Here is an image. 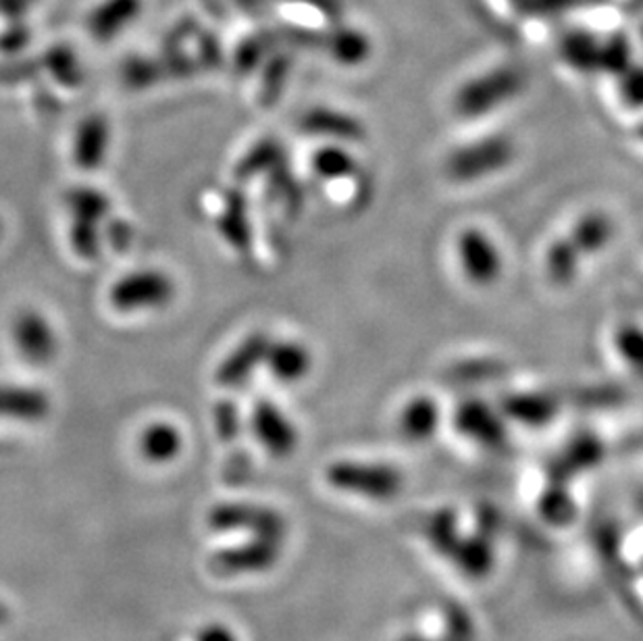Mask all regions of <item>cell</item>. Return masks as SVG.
<instances>
[{
  "mask_svg": "<svg viewBox=\"0 0 643 641\" xmlns=\"http://www.w3.org/2000/svg\"><path fill=\"white\" fill-rule=\"evenodd\" d=\"M302 129L312 136H323V138H333L340 142H360L365 140V125L360 124L356 117L333 111V108H312L302 117Z\"/></svg>",
  "mask_w": 643,
  "mask_h": 641,
  "instance_id": "obj_8",
  "label": "cell"
},
{
  "mask_svg": "<svg viewBox=\"0 0 643 641\" xmlns=\"http://www.w3.org/2000/svg\"><path fill=\"white\" fill-rule=\"evenodd\" d=\"M44 67L55 76L57 82H61L67 88H76L78 83L82 82L80 62L76 59V55L65 46H57V48L48 50V55L44 57Z\"/></svg>",
  "mask_w": 643,
  "mask_h": 641,
  "instance_id": "obj_27",
  "label": "cell"
},
{
  "mask_svg": "<svg viewBox=\"0 0 643 641\" xmlns=\"http://www.w3.org/2000/svg\"><path fill=\"white\" fill-rule=\"evenodd\" d=\"M288 69H290V65H288V59H284V57L275 59L267 67L265 78H263V104H273L277 101V96L284 90Z\"/></svg>",
  "mask_w": 643,
  "mask_h": 641,
  "instance_id": "obj_31",
  "label": "cell"
},
{
  "mask_svg": "<svg viewBox=\"0 0 643 641\" xmlns=\"http://www.w3.org/2000/svg\"><path fill=\"white\" fill-rule=\"evenodd\" d=\"M219 231L233 249L246 250L250 244V224L246 217V201L240 190H231L226 201V210L219 219Z\"/></svg>",
  "mask_w": 643,
  "mask_h": 641,
  "instance_id": "obj_19",
  "label": "cell"
},
{
  "mask_svg": "<svg viewBox=\"0 0 643 641\" xmlns=\"http://www.w3.org/2000/svg\"><path fill=\"white\" fill-rule=\"evenodd\" d=\"M38 73V65L32 61L11 62L0 67V82H25Z\"/></svg>",
  "mask_w": 643,
  "mask_h": 641,
  "instance_id": "obj_32",
  "label": "cell"
},
{
  "mask_svg": "<svg viewBox=\"0 0 643 641\" xmlns=\"http://www.w3.org/2000/svg\"><path fill=\"white\" fill-rule=\"evenodd\" d=\"M325 44L333 59L342 65H360L371 57V41L353 27H337L325 36Z\"/></svg>",
  "mask_w": 643,
  "mask_h": 641,
  "instance_id": "obj_18",
  "label": "cell"
},
{
  "mask_svg": "<svg viewBox=\"0 0 643 641\" xmlns=\"http://www.w3.org/2000/svg\"><path fill=\"white\" fill-rule=\"evenodd\" d=\"M108 233H111V242H113V247H117V249L122 250L127 249L129 242H131V238H134V229L129 228L124 221H115V224H111Z\"/></svg>",
  "mask_w": 643,
  "mask_h": 641,
  "instance_id": "obj_34",
  "label": "cell"
},
{
  "mask_svg": "<svg viewBox=\"0 0 643 641\" xmlns=\"http://www.w3.org/2000/svg\"><path fill=\"white\" fill-rule=\"evenodd\" d=\"M284 161V148L277 145L275 140H263L250 150L249 154L240 161L238 165V178L250 180L261 173L269 171H279V165Z\"/></svg>",
  "mask_w": 643,
  "mask_h": 641,
  "instance_id": "obj_24",
  "label": "cell"
},
{
  "mask_svg": "<svg viewBox=\"0 0 643 641\" xmlns=\"http://www.w3.org/2000/svg\"><path fill=\"white\" fill-rule=\"evenodd\" d=\"M527 71L517 65H500L462 83L452 99V108L460 119H479L492 115L519 99L527 90Z\"/></svg>",
  "mask_w": 643,
  "mask_h": 641,
  "instance_id": "obj_1",
  "label": "cell"
},
{
  "mask_svg": "<svg viewBox=\"0 0 643 641\" xmlns=\"http://www.w3.org/2000/svg\"><path fill=\"white\" fill-rule=\"evenodd\" d=\"M612 348L629 371L643 377V325L623 321L612 331Z\"/></svg>",
  "mask_w": 643,
  "mask_h": 641,
  "instance_id": "obj_21",
  "label": "cell"
},
{
  "mask_svg": "<svg viewBox=\"0 0 643 641\" xmlns=\"http://www.w3.org/2000/svg\"><path fill=\"white\" fill-rule=\"evenodd\" d=\"M180 435L165 423L152 425L142 435V453L154 460H167L177 453Z\"/></svg>",
  "mask_w": 643,
  "mask_h": 641,
  "instance_id": "obj_26",
  "label": "cell"
},
{
  "mask_svg": "<svg viewBox=\"0 0 643 641\" xmlns=\"http://www.w3.org/2000/svg\"><path fill=\"white\" fill-rule=\"evenodd\" d=\"M600 46L594 34L585 30H571L562 34L559 42V53L562 61L579 73H598L600 71Z\"/></svg>",
  "mask_w": 643,
  "mask_h": 641,
  "instance_id": "obj_14",
  "label": "cell"
},
{
  "mask_svg": "<svg viewBox=\"0 0 643 641\" xmlns=\"http://www.w3.org/2000/svg\"><path fill=\"white\" fill-rule=\"evenodd\" d=\"M13 340L21 354L36 365L50 363L57 354V333L41 312L23 311L13 323Z\"/></svg>",
  "mask_w": 643,
  "mask_h": 641,
  "instance_id": "obj_5",
  "label": "cell"
},
{
  "mask_svg": "<svg viewBox=\"0 0 643 641\" xmlns=\"http://www.w3.org/2000/svg\"><path fill=\"white\" fill-rule=\"evenodd\" d=\"M48 413V400L38 390L0 388V414L36 421Z\"/></svg>",
  "mask_w": 643,
  "mask_h": 641,
  "instance_id": "obj_20",
  "label": "cell"
},
{
  "mask_svg": "<svg viewBox=\"0 0 643 641\" xmlns=\"http://www.w3.org/2000/svg\"><path fill=\"white\" fill-rule=\"evenodd\" d=\"M455 256L462 277L475 288H492L504 275V254L485 229L469 226L458 231Z\"/></svg>",
  "mask_w": 643,
  "mask_h": 641,
  "instance_id": "obj_3",
  "label": "cell"
},
{
  "mask_svg": "<svg viewBox=\"0 0 643 641\" xmlns=\"http://www.w3.org/2000/svg\"><path fill=\"white\" fill-rule=\"evenodd\" d=\"M633 48L631 42L623 34H612L610 38L602 41L600 46V73H608L615 78H621L624 71L633 65Z\"/></svg>",
  "mask_w": 643,
  "mask_h": 641,
  "instance_id": "obj_25",
  "label": "cell"
},
{
  "mask_svg": "<svg viewBox=\"0 0 643 641\" xmlns=\"http://www.w3.org/2000/svg\"><path fill=\"white\" fill-rule=\"evenodd\" d=\"M265 363L277 379L296 381L311 371L312 356L309 348L298 342H271Z\"/></svg>",
  "mask_w": 643,
  "mask_h": 641,
  "instance_id": "obj_16",
  "label": "cell"
},
{
  "mask_svg": "<svg viewBox=\"0 0 643 641\" xmlns=\"http://www.w3.org/2000/svg\"><path fill=\"white\" fill-rule=\"evenodd\" d=\"M520 4L529 13H556V11L575 9V7L585 4V2L583 0H523Z\"/></svg>",
  "mask_w": 643,
  "mask_h": 641,
  "instance_id": "obj_33",
  "label": "cell"
},
{
  "mask_svg": "<svg viewBox=\"0 0 643 641\" xmlns=\"http://www.w3.org/2000/svg\"><path fill=\"white\" fill-rule=\"evenodd\" d=\"M559 409V398L541 390L510 393L502 402V413L513 416V421H519L523 425H546L556 416Z\"/></svg>",
  "mask_w": 643,
  "mask_h": 641,
  "instance_id": "obj_9",
  "label": "cell"
},
{
  "mask_svg": "<svg viewBox=\"0 0 643 641\" xmlns=\"http://www.w3.org/2000/svg\"><path fill=\"white\" fill-rule=\"evenodd\" d=\"M140 11V0H108L92 15L90 27L94 38L108 41Z\"/></svg>",
  "mask_w": 643,
  "mask_h": 641,
  "instance_id": "obj_17",
  "label": "cell"
},
{
  "mask_svg": "<svg viewBox=\"0 0 643 641\" xmlns=\"http://www.w3.org/2000/svg\"><path fill=\"white\" fill-rule=\"evenodd\" d=\"M175 296V284L163 271H136L122 277L108 291V300L117 311L163 309Z\"/></svg>",
  "mask_w": 643,
  "mask_h": 641,
  "instance_id": "obj_4",
  "label": "cell"
},
{
  "mask_svg": "<svg viewBox=\"0 0 643 641\" xmlns=\"http://www.w3.org/2000/svg\"><path fill=\"white\" fill-rule=\"evenodd\" d=\"M457 427L481 444H500L504 437L502 413L483 400H467L458 407Z\"/></svg>",
  "mask_w": 643,
  "mask_h": 641,
  "instance_id": "obj_7",
  "label": "cell"
},
{
  "mask_svg": "<svg viewBox=\"0 0 643 641\" xmlns=\"http://www.w3.org/2000/svg\"><path fill=\"white\" fill-rule=\"evenodd\" d=\"M254 430L275 455H286L294 448L296 435L288 419L265 400L254 409Z\"/></svg>",
  "mask_w": 643,
  "mask_h": 641,
  "instance_id": "obj_15",
  "label": "cell"
},
{
  "mask_svg": "<svg viewBox=\"0 0 643 641\" xmlns=\"http://www.w3.org/2000/svg\"><path fill=\"white\" fill-rule=\"evenodd\" d=\"M566 236L579 249L583 259H592L608 249L615 240V221L602 210H589L571 226Z\"/></svg>",
  "mask_w": 643,
  "mask_h": 641,
  "instance_id": "obj_10",
  "label": "cell"
},
{
  "mask_svg": "<svg viewBox=\"0 0 643 641\" xmlns=\"http://www.w3.org/2000/svg\"><path fill=\"white\" fill-rule=\"evenodd\" d=\"M71 244L78 256H82L85 261H92L101 254V236L96 224H88V221H73L71 228Z\"/></svg>",
  "mask_w": 643,
  "mask_h": 641,
  "instance_id": "obj_28",
  "label": "cell"
},
{
  "mask_svg": "<svg viewBox=\"0 0 643 641\" xmlns=\"http://www.w3.org/2000/svg\"><path fill=\"white\" fill-rule=\"evenodd\" d=\"M517 145L508 134H492L455 148L444 171L455 184H475L490 180L515 163Z\"/></svg>",
  "mask_w": 643,
  "mask_h": 641,
  "instance_id": "obj_2",
  "label": "cell"
},
{
  "mask_svg": "<svg viewBox=\"0 0 643 641\" xmlns=\"http://www.w3.org/2000/svg\"><path fill=\"white\" fill-rule=\"evenodd\" d=\"M167 73L165 67L152 61H134L125 67V82L129 88H148L150 83L161 80Z\"/></svg>",
  "mask_w": 643,
  "mask_h": 641,
  "instance_id": "obj_30",
  "label": "cell"
},
{
  "mask_svg": "<svg viewBox=\"0 0 643 641\" xmlns=\"http://www.w3.org/2000/svg\"><path fill=\"white\" fill-rule=\"evenodd\" d=\"M108 148V124L103 115H90L78 125L73 140V157L83 171L103 165Z\"/></svg>",
  "mask_w": 643,
  "mask_h": 641,
  "instance_id": "obj_11",
  "label": "cell"
},
{
  "mask_svg": "<svg viewBox=\"0 0 643 641\" xmlns=\"http://www.w3.org/2000/svg\"><path fill=\"white\" fill-rule=\"evenodd\" d=\"M638 138L643 142V122L640 124V127H638Z\"/></svg>",
  "mask_w": 643,
  "mask_h": 641,
  "instance_id": "obj_35",
  "label": "cell"
},
{
  "mask_svg": "<svg viewBox=\"0 0 643 641\" xmlns=\"http://www.w3.org/2000/svg\"><path fill=\"white\" fill-rule=\"evenodd\" d=\"M314 171L325 180H346L358 173V163L348 150L333 145L321 148L312 159Z\"/></svg>",
  "mask_w": 643,
  "mask_h": 641,
  "instance_id": "obj_23",
  "label": "cell"
},
{
  "mask_svg": "<svg viewBox=\"0 0 643 641\" xmlns=\"http://www.w3.org/2000/svg\"><path fill=\"white\" fill-rule=\"evenodd\" d=\"M441 421V409L429 393H418L406 402L400 413V430L411 439H427L436 434Z\"/></svg>",
  "mask_w": 643,
  "mask_h": 641,
  "instance_id": "obj_13",
  "label": "cell"
},
{
  "mask_svg": "<svg viewBox=\"0 0 643 641\" xmlns=\"http://www.w3.org/2000/svg\"><path fill=\"white\" fill-rule=\"evenodd\" d=\"M65 203L71 210L73 219L88 221V224H101L111 210V203L103 192L94 187H73L67 192Z\"/></svg>",
  "mask_w": 643,
  "mask_h": 641,
  "instance_id": "obj_22",
  "label": "cell"
},
{
  "mask_svg": "<svg viewBox=\"0 0 643 641\" xmlns=\"http://www.w3.org/2000/svg\"><path fill=\"white\" fill-rule=\"evenodd\" d=\"M271 340L265 333H252L219 365L217 381L226 388H236L249 379L254 369L267 360Z\"/></svg>",
  "mask_w": 643,
  "mask_h": 641,
  "instance_id": "obj_6",
  "label": "cell"
},
{
  "mask_svg": "<svg viewBox=\"0 0 643 641\" xmlns=\"http://www.w3.org/2000/svg\"><path fill=\"white\" fill-rule=\"evenodd\" d=\"M619 80V96L627 108H643V65H631Z\"/></svg>",
  "mask_w": 643,
  "mask_h": 641,
  "instance_id": "obj_29",
  "label": "cell"
},
{
  "mask_svg": "<svg viewBox=\"0 0 643 641\" xmlns=\"http://www.w3.org/2000/svg\"><path fill=\"white\" fill-rule=\"evenodd\" d=\"M583 254L569 236L556 238L543 254V273L552 286L566 288L582 273Z\"/></svg>",
  "mask_w": 643,
  "mask_h": 641,
  "instance_id": "obj_12",
  "label": "cell"
}]
</instances>
